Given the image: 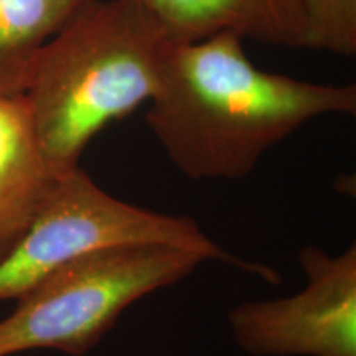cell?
<instances>
[{"mask_svg": "<svg viewBox=\"0 0 356 356\" xmlns=\"http://www.w3.org/2000/svg\"><path fill=\"white\" fill-rule=\"evenodd\" d=\"M302 48L351 56L356 53V0H300Z\"/></svg>", "mask_w": 356, "mask_h": 356, "instance_id": "9c48e42d", "label": "cell"}, {"mask_svg": "<svg viewBox=\"0 0 356 356\" xmlns=\"http://www.w3.org/2000/svg\"><path fill=\"white\" fill-rule=\"evenodd\" d=\"M168 244L279 282L273 267L248 262L218 246L188 216L150 211L113 197L81 168L56 175L10 251L0 259V300L24 297L68 262L106 248Z\"/></svg>", "mask_w": 356, "mask_h": 356, "instance_id": "277c9868", "label": "cell"}, {"mask_svg": "<svg viewBox=\"0 0 356 356\" xmlns=\"http://www.w3.org/2000/svg\"><path fill=\"white\" fill-rule=\"evenodd\" d=\"M91 0H0V95L24 96L40 53Z\"/></svg>", "mask_w": 356, "mask_h": 356, "instance_id": "ba28073f", "label": "cell"}, {"mask_svg": "<svg viewBox=\"0 0 356 356\" xmlns=\"http://www.w3.org/2000/svg\"><path fill=\"white\" fill-rule=\"evenodd\" d=\"M204 261L168 244H127L78 257L20 297L0 320V356L38 348L83 356L134 302L178 282Z\"/></svg>", "mask_w": 356, "mask_h": 356, "instance_id": "3957f363", "label": "cell"}, {"mask_svg": "<svg viewBox=\"0 0 356 356\" xmlns=\"http://www.w3.org/2000/svg\"><path fill=\"white\" fill-rule=\"evenodd\" d=\"M173 43L218 33L241 40L300 47L304 19L300 0H139Z\"/></svg>", "mask_w": 356, "mask_h": 356, "instance_id": "8992f818", "label": "cell"}, {"mask_svg": "<svg viewBox=\"0 0 356 356\" xmlns=\"http://www.w3.org/2000/svg\"><path fill=\"white\" fill-rule=\"evenodd\" d=\"M297 257L305 287L233 307L234 343L251 356H356V248L330 256L307 246Z\"/></svg>", "mask_w": 356, "mask_h": 356, "instance_id": "5b68a950", "label": "cell"}, {"mask_svg": "<svg viewBox=\"0 0 356 356\" xmlns=\"http://www.w3.org/2000/svg\"><path fill=\"white\" fill-rule=\"evenodd\" d=\"M173 43L139 0H91L40 53L24 97L56 175L106 126L152 101Z\"/></svg>", "mask_w": 356, "mask_h": 356, "instance_id": "7a4b0ae2", "label": "cell"}, {"mask_svg": "<svg viewBox=\"0 0 356 356\" xmlns=\"http://www.w3.org/2000/svg\"><path fill=\"white\" fill-rule=\"evenodd\" d=\"M55 178L25 97L0 95V259L29 228Z\"/></svg>", "mask_w": 356, "mask_h": 356, "instance_id": "52a82bcc", "label": "cell"}, {"mask_svg": "<svg viewBox=\"0 0 356 356\" xmlns=\"http://www.w3.org/2000/svg\"><path fill=\"white\" fill-rule=\"evenodd\" d=\"M233 33L175 43L145 115L170 162L193 180L248 177L270 147L312 119L355 114V84L267 73Z\"/></svg>", "mask_w": 356, "mask_h": 356, "instance_id": "6da1fadb", "label": "cell"}]
</instances>
